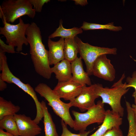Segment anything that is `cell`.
Here are the masks:
<instances>
[{
    "label": "cell",
    "mask_w": 136,
    "mask_h": 136,
    "mask_svg": "<svg viewBox=\"0 0 136 136\" xmlns=\"http://www.w3.org/2000/svg\"><path fill=\"white\" fill-rule=\"evenodd\" d=\"M129 128L127 136H136V124L134 112L130 105L126 106Z\"/></svg>",
    "instance_id": "obj_23"
},
{
    "label": "cell",
    "mask_w": 136,
    "mask_h": 136,
    "mask_svg": "<svg viewBox=\"0 0 136 136\" xmlns=\"http://www.w3.org/2000/svg\"><path fill=\"white\" fill-rule=\"evenodd\" d=\"M64 51L65 59L71 62L77 57L79 49L75 37L64 39Z\"/></svg>",
    "instance_id": "obj_18"
},
{
    "label": "cell",
    "mask_w": 136,
    "mask_h": 136,
    "mask_svg": "<svg viewBox=\"0 0 136 136\" xmlns=\"http://www.w3.org/2000/svg\"><path fill=\"white\" fill-rule=\"evenodd\" d=\"M122 123V117L112 110H108L106 111L104 120L99 128L93 133L88 136H102L113 128L120 127Z\"/></svg>",
    "instance_id": "obj_13"
},
{
    "label": "cell",
    "mask_w": 136,
    "mask_h": 136,
    "mask_svg": "<svg viewBox=\"0 0 136 136\" xmlns=\"http://www.w3.org/2000/svg\"><path fill=\"white\" fill-rule=\"evenodd\" d=\"M34 89L47 100L48 105L52 108L54 113L65 124L73 128L74 121L69 112V109L71 107L69 103H66L62 101L53 90L46 84H39Z\"/></svg>",
    "instance_id": "obj_3"
},
{
    "label": "cell",
    "mask_w": 136,
    "mask_h": 136,
    "mask_svg": "<svg viewBox=\"0 0 136 136\" xmlns=\"http://www.w3.org/2000/svg\"><path fill=\"white\" fill-rule=\"evenodd\" d=\"M26 35L36 72L43 78L49 79L52 73L49 62L48 51L42 42L39 27L36 23L31 22L27 29Z\"/></svg>",
    "instance_id": "obj_1"
},
{
    "label": "cell",
    "mask_w": 136,
    "mask_h": 136,
    "mask_svg": "<svg viewBox=\"0 0 136 136\" xmlns=\"http://www.w3.org/2000/svg\"><path fill=\"white\" fill-rule=\"evenodd\" d=\"M61 121L62 128V132L60 136H88L90 132V131H89L79 132L78 134L73 133L68 129L67 125L65 124L63 120H61Z\"/></svg>",
    "instance_id": "obj_24"
},
{
    "label": "cell",
    "mask_w": 136,
    "mask_h": 136,
    "mask_svg": "<svg viewBox=\"0 0 136 136\" xmlns=\"http://www.w3.org/2000/svg\"><path fill=\"white\" fill-rule=\"evenodd\" d=\"M36 12H41L43 6L45 3H47L50 1V0H29Z\"/></svg>",
    "instance_id": "obj_26"
},
{
    "label": "cell",
    "mask_w": 136,
    "mask_h": 136,
    "mask_svg": "<svg viewBox=\"0 0 136 136\" xmlns=\"http://www.w3.org/2000/svg\"><path fill=\"white\" fill-rule=\"evenodd\" d=\"M51 70L52 73L55 74L58 82L68 81L72 79L71 63L65 59L54 65Z\"/></svg>",
    "instance_id": "obj_16"
},
{
    "label": "cell",
    "mask_w": 136,
    "mask_h": 136,
    "mask_svg": "<svg viewBox=\"0 0 136 136\" xmlns=\"http://www.w3.org/2000/svg\"><path fill=\"white\" fill-rule=\"evenodd\" d=\"M126 81L127 87H132L135 89L132 96L134 98L135 104L136 105V71L133 72L131 77H128L127 78Z\"/></svg>",
    "instance_id": "obj_25"
},
{
    "label": "cell",
    "mask_w": 136,
    "mask_h": 136,
    "mask_svg": "<svg viewBox=\"0 0 136 136\" xmlns=\"http://www.w3.org/2000/svg\"><path fill=\"white\" fill-rule=\"evenodd\" d=\"M62 24V21L61 20L58 27L49 36V38L51 39L58 37L65 39L74 38L77 35L83 32L82 29L81 27H74L70 29H66L63 27Z\"/></svg>",
    "instance_id": "obj_19"
},
{
    "label": "cell",
    "mask_w": 136,
    "mask_h": 136,
    "mask_svg": "<svg viewBox=\"0 0 136 136\" xmlns=\"http://www.w3.org/2000/svg\"><path fill=\"white\" fill-rule=\"evenodd\" d=\"M0 78L9 83L16 85L30 95L33 100L37 109L41 107V103L38 99L35 89L28 84H25L16 77L11 71L8 65L5 53L0 50Z\"/></svg>",
    "instance_id": "obj_8"
},
{
    "label": "cell",
    "mask_w": 136,
    "mask_h": 136,
    "mask_svg": "<svg viewBox=\"0 0 136 136\" xmlns=\"http://www.w3.org/2000/svg\"><path fill=\"white\" fill-rule=\"evenodd\" d=\"M104 104L102 101H97L96 104L87 110L85 113H80L75 110L72 111L75 117L74 129L80 132L86 130L87 127L91 124L97 123H102L104 120L106 111L104 108Z\"/></svg>",
    "instance_id": "obj_6"
},
{
    "label": "cell",
    "mask_w": 136,
    "mask_h": 136,
    "mask_svg": "<svg viewBox=\"0 0 136 136\" xmlns=\"http://www.w3.org/2000/svg\"><path fill=\"white\" fill-rule=\"evenodd\" d=\"M125 77L124 74L119 80L114 83L110 88L104 87L99 83L93 84L94 90L97 95L101 98L102 103L109 104L113 112L121 117L124 115V109L121 105V99L129 88L127 87L126 82L122 83Z\"/></svg>",
    "instance_id": "obj_2"
},
{
    "label": "cell",
    "mask_w": 136,
    "mask_h": 136,
    "mask_svg": "<svg viewBox=\"0 0 136 136\" xmlns=\"http://www.w3.org/2000/svg\"><path fill=\"white\" fill-rule=\"evenodd\" d=\"M81 27L85 30L95 29H108L115 31H118L122 29V27L120 26H115L113 22L105 24H101L84 21Z\"/></svg>",
    "instance_id": "obj_22"
},
{
    "label": "cell",
    "mask_w": 136,
    "mask_h": 136,
    "mask_svg": "<svg viewBox=\"0 0 136 136\" xmlns=\"http://www.w3.org/2000/svg\"><path fill=\"white\" fill-rule=\"evenodd\" d=\"M0 50L3 52L13 53L15 52L14 47L9 44L5 43L1 38L0 39Z\"/></svg>",
    "instance_id": "obj_27"
},
{
    "label": "cell",
    "mask_w": 136,
    "mask_h": 136,
    "mask_svg": "<svg viewBox=\"0 0 136 136\" xmlns=\"http://www.w3.org/2000/svg\"><path fill=\"white\" fill-rule=\"evenodd\" d=\"M82 59L77 57L71 62L72 78L71 80L82 86L92 85L91 79L86 72L84 70Z\"/></svg>",
    "instance_id": "obj_15"
},
{
    "label": "cell",
    "mask_w": 136,
    "mask_h": 136,
    "mask_svg": "<svg viewBox=\"0 0 136 136\" xmlns=\"http://www.w3.org/2000/svg\"><path fill=\"white\" fill-rule=\"evenodd\" d=\"M64 42V39L62 38L57 41H53L49 38L48 39V58L50 65H54L65 59Z\"/></svg>",
    "instance_id": "obj_14"
},
{
    "label": "cell",
    "mask_w": 136,
    "mask_h": 136,
    "mask_svg": "<svg viewBox=\"0 0 136 136\" xmlns=\"http://www.w3.org/2000/svg\"><path fill=\"white\" fill-rule=\"evenodd\" d=\"M75 4L80 5L81 6H84L88 4V2L87 0H74Z\"/></svg>",
    "instance_id": "obj_29"
},
{
    "label": "cell",
    "mask_w": 136,
    "mask_h": 136,
    "mask_svg": "<svg viewBox=\"0 0 136 136\" xmlns=\"http://www.w3.org/2000/svg\"><path fill=\"white\" fill-rule=\"evenodd\" d=\"M0 129L16 136H19L17 126L14 115L5 116L0 119Z\"/></svg>",
    "instance_id": "obj_20"
},
{
    "label": "cell",
    "mask_w": 136,
    "mask_h": 136,
    "mask_svg": "<svg viewBox=\"0 0 136 136\" xmlns=\"http://www.w3.org/2000/svg\"><path fill=\"white\" fill-rule=\"evenodd\" d=\"M20 136H36L41 133L42 129L29 117L24 114L14 115Z\"/></svg>",
    "instance_id": "obj_12"
},
{
    "label": "cell",
    "mask_w": 136,
    "mask_h": 136,
    "mask_svg": "<svg viewBox=\"0 0 136 136\" xmlns=\"http://www.w3.org/2000/svg\"><path fill=\"white\" fill-rule=\"evenodd\" d=\"M102 136H124L120 127H114L109 130Z\"/></svg>",
    "instance_id": "obj_28"
},
{
    "label": "cell",
    "mask_w": 136,
    "mask_h": 136,
    "mask_svg": "<svg viewBox=\"0 0 136 136\" xmlns=\"http://www.w3.org/2000/svg\"><path fill=\"white\" fill-rule=\"evenodd\" d=\"M41 103L43 113V123L45 136H59L55 125L48 111L46 103L42 100Z\"/></svg>",
    "instance_id": "obj_17"
},
{
    "label": "cell",
    "mask_w": 136,
    "mask_h": 136,
    "mask_svg": "<svg viewBox=\"0 0 136 136\" xmlns=\"http://www.w3.org/2000/svg\"><path fill=\"white\" fill-rule=\"evenodd\" d=\"M2 19L4 26L0 27V34L5 37L7 44L16 47L17 52L21 51L24 45L27 46L29 44L25 36L30 24L24 23L21 17L19 19V23L16 24L7 22L4 17Z\"/></svg>",
    "instance_id": "obj_5"
},
{
    "label": "cell",
    "mask_w": 136,
    "mask_h": 136,
    "mask_svg": "<svg viewBox=\"0 0 136 136\" xmlns=\"http://www.w3.org/2000/svg\"><path fill=\"white\" fill-rule=\"evenodd\" d=\"M0 136H16L7 132L4 131L3 129H0Z\"/></svg>",
    "instance_id": "obj_31"
},
{
    "label": "cell",
    "mask_w": 136,
    "mask_h": 136,
    "mask_svg": "<svg viewBox=\"0 0 136 136\" xmlns=\"http://www.w3.org/2000/svg\"><path fill=\"white\" fill-rule=\"evenodd\" d=\"M75 39L78 45L80 57L84 61L86 72L89 76L93 75V65L99 56L104 54L115 55L117 54V49L116 48H110L93 46L83 42L77 37H75Z\"/></svg>",
    "instance_id": "obj_7"
},
{
    "label": "cell",
    "mask_w": 136,
    "mask_h": 136,
    "mask_svg": "<svg viewBox=\"0 0 136 136\" xmlns=\"http://www.w3.org/2000/svg\"><path fill=\"white\" fill-rule=\"evenodd\" d=\"M7 84L5 82L0 78V91H3L7 87Z\"/></svg>",
    "instance_id": "obj_30"
},
{
    "label": "cell",
    "mask_w": 136,
    "mask_h": 136,
    "mask_svg": "<svg viewBox=\"0 0 136 136\" xmlns=\"http://www.w3.org/2000/svg\"><path fill=\"white\" fill-rule=\"evenodd\" d=\"M83 86L71 80L58 82L53 90L60 98L71 101L80 94Z\"/></svg>",
    "instance_id": "obj_11"
},
{
    "label": "cell",
    "mask_w": 136,
    "mask_h": 136,
    "mask_svg": "<svg viewBox=\"0 0 136 136\" xmlns=\"http://www.w3.org/2000/svg\"><path fill=\"white\" fill-rule=\"evenodd\" d=\"M96 93L93 84L88 87L83 86L80 94L69 103L71 107L78 108L81 112L90 109L95 105V99L99 97Z\"/></svg>",
    "instance_id": "obj_10"
},
{
    "label": "cell",
    "mask_w": 136,
    "mask_h": 136,
    "mask_svg": "<svg viewBox=\"0 0 136 136\" xmlns=\"http://www.w3.org/2000/svg\"><path fill=\"white\" fill-rule=\"evenodd\" d=\"M111 61L107 58L106 54L99 56L93 65V75L106 81H113L115 78L116 71Z\"/></svg>",
    "instance_id": "obj_9"
},
{
    "label": "cell",
    "mask_w": 136,
    "mask_h": 136,
    "mask_svg": "<svg viewBox=\"0 0 136 136\" xmlns=\"http://www.w3.org/2000/svg\"><path fill=\"white\" fill-rule=\"evenodd\" d=\"M36 12L29 0H5L0 6V18L4 17L9 23L25 15L33 19Z\"/></svg>",
    "instance_id": "obj_4"
},
{
    "label": "cell",
    "mask_w": 136,
    "mask_h": 136,
    "mask_svg": "<svg viewBox=\"0 0 136 136\" xmlns=\"http://www.w3.org/2000/svg\"><path fill=\"white\" fill-rule=\"evenodd\" d=\"M131 106L134 113L135 119L136 124V105L135 104H132Z\"/></svg>",
    "instance_id": "obj_32"
},
{
    "label": "cell",
    "mask_w": 136,
    "mask_h": 136,
    "mask_svg": "<svg viewBox=\"0 0 136 136\" xmlns=\"http://www.w3.org/2000/svg\"><path fill=\"white\" fill-rule=\"evenodd\" d=\"M20 109L19 106L15 105L11 101L0 97V119L7 115H14Z\"/></svg>",
    "instance_id": "obj_21"
}]
</instances>
